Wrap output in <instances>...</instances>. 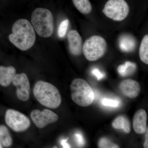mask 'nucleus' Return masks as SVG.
<instances>
[{"label": "nucleus", "instance_id": "1", "mask_svg": "<svg viewBox=\"0 0 148 148\" xmlns=\"http://www.w3.org/2000/svg\"><path fill=\"white\" fill-rule=\"evenodd\" d=\"M12 32L9 36V39L18 49L27 50L34 44L36 40L34 29L27 19L17 20L12 27Z\"/></svg>", "mask_w": 148, "mask_h": 148}, {"label": "nucleus", "instance_id": "2", "mask_svg": "<svg viewBox=\"0 0 148 148\" xmlns=\"http://www.w3.org/2000/svg\"><path fill=\"white\" fill-rule=\"evenodd\" d=\"M33 92L38 102L45 107L54 109L61 105V94L57 88L51 84L38 81L35 84Z\"/></svg>", "mask_w": 148, "mask_h": 148}, {"label": "nucleus", "instance_id": "3", "mask_svg": "<svg viewBox=\"0 0 148 148\" xmlns=\"http://www.w3.org/2000/svg\"><path fill=\"white\" fill-rule=\"evenodd\" d=\"M32 25L37 34L43 38H49L53 34L54 22L53 14L47 9L37 8L32 13Z\"/></svg>", "mask_w": 148, "mask_h": 148}, {"label": "nucleus", "instance_id": "4", "mask_svg": "<svg viewBox=\"0 0 148 148\" xmlns=\"http://www.w3.org/2000/svg\"><path fill=\"white\" fill-rule=\"evenodd\" d=\"M72 100L82 107H87L94 101L95 96L93 90L85 80L75 79L71 85Z\"/></svg>", "mask_w": 148, "mask_h": 148}, {"label": "nucleus", "instance_id": "5", "mask_svg": "<svg viewBox=\"0 0 148 148\" xmlns=\"http://www.w3.org/2000/svg\"><path fill=\"white\" fill-rule=\"evenodd\" d=\"M106 41L103 37L93 36L88 38L83 46L82 51L88 61H95L103 57L107 50Z\"/></svg>", "mask_w": 148, "mask_h": 148}, {"label": "nucleus", "instance_id": "6", "mask_svg": "<svg viewBox=\"0 0 148 148\" xmlns=\"http://www.w3.org/2000/svg\"><path fill=\"white\" fill-rule=\"evenodd\" d=\"M130 8L125 0H109L103 10L107 17L115 21H121L129 14Z\"/></svg>", "mask_w": 148, "mask_h": 148}, {"label": "nucleus", "instance_id": "7", "mask_svg": "<svg viewBox=\"0 0 148 148\" xmlns=\"http://www.w3.org/2000/svg\"><path fill=\"white\" fill-rule=\"evenodd\" d=\"M5 121L8 127L17 132L26 131L31 124L28 117L13 109H9L6 112Z\"/></svg>", "mask_w": 148, "mask_h": 148}, {"label": "nucleus", "instance_id": "8", "mask_svg": "<svg viewBox=\"0 0 148 148\" xmlns=\"http://www.w3.org/2000/svg\"><path fill=\"white\" fill-rule=\"evenodd\" d=\"M31 119L37 127H45L48 125L54 123L58 119V116L52 111L44 109L42 111L33 110L30 114Z\"/></svg>", "mask_w": 148, "mask_h": 148}, {"label": "nucleus", "instance_id": "9", "mask_svg": "<svg viewBox=\"0 0 148 148\" xmlns=\"http://www.w3.org/2000/svg\"><path fill=\"white\" fill-rule=\"evenodd\" d=\"M12 83L16 88L17 98L24 102L28 101L30 98L31 88L27 75L24 73L16 74Z\"/></svg>", "mask_w": 148, "mask_h": 148}, {"label": "nucleus", "instance_id": "10", "mask_svg": "<svg viewBox=\"0 0 148 148\" xmlns=\"http://www.w3.org/2000/svg\"><path fill=\"white\" fill-rule=\"evenodd\" d=\"M69 50L73 55L77 56L82 51V39L79 33L75 30H71L68 34Z\"/></svg>", "mask_w": 148, "mask_h": 148}, {"label": "nucleus", "instance_id": "11", "mask_svg": "<svg viewBox=\"0 0 148 148\" xmlns=\"http://www.w3.org/2000/svg\"><path fill=\"white\" fill-rule=\"evenodd\" d=\"M119 88L123 95L131 98L138 96L140 91V86L139 83L131 79L123 81L120 84Z\"/></svg>", "mask_w": 148, "mask_h": 148}, {"label": "nucleus", "instance_id": "12", "mask_svg": "<svg viewBox=\"0 0 148 148\" xmlns=\"http://www.w3.org/2000/svg\"><path fill=\"white\" fill-rule=\"evenodd\" d=\"M147 114L143 109L136 112L133 120V127L138 134H143L147 130Z\"/></svg>", "mask_w": 148, "mask_h": 148}, {"label": "nucleus", "instance_id": "13", "mask_svg": "<svg viewBox=\"0 0 148 148\" xmlns=\"http://www.w3.org/2000/svg\"><path fill=\"white\" fill-rule=\"evenodd\" d=\"M16 75V69L14 67L0 66V85L3 87L9 86Z\"/></svg>", "mask_w": 148, "mask_h": 148}, {"label": "nucleus", "instance_id": "14", "mask_svg": "<svg viewBox=\"0 0 148 148\" xmlns=\"http://www.w3.org/2000/svg\"><path fill=\"white\" fill-rule=\"evenodd\" d=\"M136 40L130 34H125L122 35L119 40L120 49L123 52H132L136 48Z\"/></svg>", "mask_w": 148, "mask_h": 148}, {"label": "nucleus", "instance_id": "15", "mask_svg": "<svg viewBox=\"0 0 148 148\" xmlns=\"http://www.w3.org/2000/svg\"><path fill=\"white\" fill-rule=\"evenodd\" d=\"M112 125L115 129L123 130L125 133L130 132V122L128 119L123 116H120L114 120Z\"/></svg>", "mask_w": 148, "mask_h": 148}, {"label": "nucleus", "instance_id": "16", "mask_svg": "<svg viewBox=\"0 0 148 148\" xmlns=\"http://www.w3.org/2000/svg\"><path fill=\"white\" fill-rule=\"evenodd\" d=\"M0 143L5 147H9L12 144V138L8 128L2 125H0Z\"/></svg>", "mask_w": 148, "mask_h": 148}, {"label": "nucleus", "instance_id": "17", "mask_svg": "<svg viewBox=\"0 0 148 148\" xmlns=\"http://www.w3.org/2000/svg\"><path fill=\"white\" fill-rule=\"evenodd\" d=\"M136 69L137 66L135 63L127 61L124 64L120 65L118 68L117 71L121 76L125 77L133 74Z\"/></svg>", "mask_w": 148, "mask_h": 148}, {"label": "nucleus", "instance_id": "18", "mask_svg": "<svg viewBox=\"0 0 148 148\" xmlns=\"http://www.w3.org/2000/svg\"><path fill=\"white\" fill-rule=\"evenodd\" d=\"M73 2L76 8L83 14H88L92 11V6L89 0H73Z\"/></svg>", "mask_w": 148, "mask_h": 148}, {"label": "nucleus", "instance_id": "19", "mask_svg": "<svg viewBox=\"0 0 148 148\" xmlns=\"http://www.w3.org/2000/svg\"><path fill=\"white\" fill-rule=\"evenodd\" d=\"M139 55L141 61L148 64V35L143 37L139 49Z\"/></svg>", "mask_w": 148, "mask_h": 148}, {"label": "nucleus", "instance_id": "20", "mask_svg": "<svg viewBox=\"0 0 148 148\" xmlns=\"http://www.w3.org/2000/svg\"><path fill=\"white\" fill-rule=\"evenodd\" d=\"M69 25L68 19H65L60 23L58 30V35L60 38H63L66 35Z\"/></svg>", "mask_w": 148, "mask_h": 148}, {"label": "nucleus", "instance_id": "21", "mask_svg": "<svg viewBox=\"0 0 148 148\" xmlns=\"http://www.w3.org/2000/svg\"><path fill=\"white\" fill-rule=\"evenodd\" d=\"M101 103L103 106L112 108H118L120 105V101L119 100L107 98H103Z\"/></svg>", "mask_w": 148, "mask_h": 148}, {"label": "nucleus", "instance_id": "22", "mask_svg": "<svg viewBox=\"0 0 148 148\" xmlns=\"http://www.w3.org/2000/svg\"><path fill=\"white\" fill-rule=\"evenodd\" d=\"M98 147L101 148H119L118 146L111 142L108 138H101L98 142Z\"/></svg>", "mask_w": 148, "mask_h": 148}, {"label": "nucleus", "instance_id": "23", "mask_svg": "<svg viewBox=\"0 0 148 148\" xmlns=\"http://www.w3.org/2000/svg\"><path fill=\"white\" fill-rule=\"evenodd\" d=\"M75 138L77 145L79 147H82L85 144L84 137L82 133L77 132L75 134Z\"/></svg>", "mask_w": 148, "mask_h": 148}, {"label": "nucleus", "instance_id": "24", "mask_svg": "<svg viewBox=\"0 0 148 148\" xmlns=\"http://www.w3.org/2000/svg\"><path fill=\"white\" fill-rule=\"evenodd\" d=\"M91 74L94 76L96 77L97 80L98 81L103 79L106 76V74L102 73L97 68H94V69H92V71H91Z\"/></svg>", "mask_w": 148, "mask_h": 148}, {"label": "nucleus", "instance_id": "25", "mask_svg": "<svg viewBox=\"0 0 148 148\" xmlns=\"http://www.w3.org/2000/svg\"><path fill=\"white\" fill-rule=\"evenodd\" d=\"M68 139H63L61 141V144L63 148H69L71 147V146L68 143Z\"/></svg>", "mask_w": 148, "mask_h": 148}, {"label": "nucleus", "instance_id": "26", "mask_svg": "<svg viewBox=\"0 0 148 148\" xmlns=\"http://www.w3.org/2000/svg\"><path fill=\"white\" fill-rule=\"evenodd\" d=\"M147 132L146 134L145 141V143H144V147L145 148H148V130L147 128L146 130Z\"/></svg>", "mask_w": 148, "mask_h": 148}, {"label": "nucleus", "instance_id": "27", "mask_svg": "<svg viewBox=\"0 0 148 148\" xmlns=\"http://www.w3.org/2000/svg\"><path fill=\"white\" fill-rule=\"evenodd\" d=\"M3 148L1 144L0 143V148Z\"/></svg>", "mask_w": 148, "mask_h": 148}]
</instances>
